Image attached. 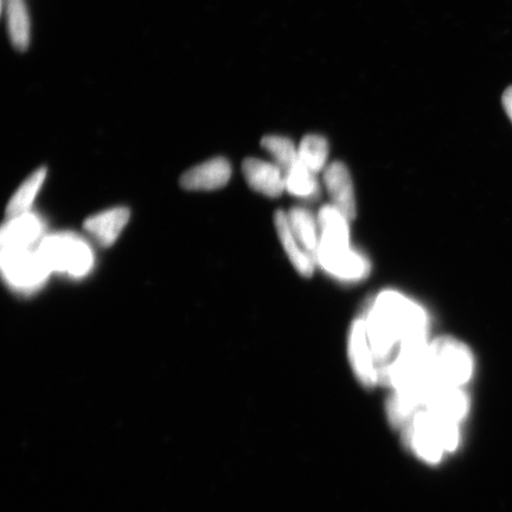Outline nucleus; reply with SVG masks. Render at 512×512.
Returning <instances> with one entry per match:
<instances>
[{
	"label": "nucleus",
	"mask_w": 512,
	"mask_h": 512,
	"mask_svg": "<svg viewBox=\"0 0 512 512\" xmlns=\"http://www.w3.org/2000/svg\"><path fill=\"white\" fill-rule=\"evenodd\" d=\"M364 323L379 384L403 352L428 345L426 311L399 292L380 293L369 307Z\"/></svg>",
	"instance_id": "nucleus-1"
},
{
	"label": "nucleus",
	"mask_w": 512,
	"mask_h": 512,
	"mask_svg": "<svg viewBox=\"0 0 512 512\" xmlns=\"http://www.w3.org/2000/svg\"><path fill=\"white\" fill-rule=\"evenodd\" d=\"M473 369L472 352L464 343L453 337H440L428 344L419 379L399 390L422 405L437 389L463 387L471 380Z\"/></svg>",
	"instance_id": "nucleus-2"
},
{
	"label": "nucleus",
	"mask_w": 512,
	"mask_h": 512,
	"mask_svg": "<svg viewBox=\"0 0 512 512\" xmlns=\"http://www.w3.org/2000/svg\"><path fill=\"white\" fill-rule=\"evenodd\" d=\"M406 431L408 446L425 462L437 464L447 452L459 444L458 422L438 413L420 409L411 419Z\"/></svg>",
	"instance_id": "nucleus-3"
},
{
	"label": "nucleus",
	"mask_w": 512,
	"mask_h": 512,
	"mask_svg": "<svg viewBox=\"0 0 512 512\" xmlns=\"http://www.w3.org/2000/svg\"><path fill=\"white\" fill-rule=\"evenodd\" d=\"M37 252L50 272L82 277L93 265L91 248L79 236L69 233L48 236L40 243Z\"/></svg>",
	"instance_id": "nucleus-4"
},
{
	"label": "nucleus",
	"mask_w": 512,
	"mask_h": 512,
	"mask_svg": "<svg viewBox=\"0 0 512 512\" xmlns=\"http://www.w3.org/2000/svg\"><path fill=\"white\" fill-rule=\"evenodd\" d=\"M2 271L11 286L32 290L44 283L50 271L31 248H2Z\"/></svg>",
	"instance_id": "nucleus-5"
},
{
	"label": "nucleus",
	"mask_w": 512,
	"mask_h": 512,
	"mask_svg": "<svg viewBox=\"0 0 512 512\" xmlns=\"http://www.w3.org/2000/svg\"><path fill=\"white\" fill-rule=\"evenodd\" d=\"M316 259L332 277L349 283L362 280L370 271L367 259L352 251L350 246L331 245L319 241Z\"/></svg>",
	"instance_id": "nucleus-6"
},
{
	"label": "nucleus",
	"mask_w": 512,
	"mask_h": 512,
	"mask_svg": "<svg viewBox=\"0 0 512 512\" xmlns=\"http://www.w3.org/2000/svg\"><path fill=\"white\" fill-rule=\"evenodd\" d=\"M348 352L351 367L357 379L366 387H374L379 384L364 319L355 320L351 326Z\"/></svg>",
	"instance_id": "nucleus-7"
},
{
	"label": "nucleus",
	"mask_w": 512,
	"mask_h": 512,
	"mask_svg": "<svg viewBox=\"0 0 512 512\" xmlns=\"http://www.w3.org/2000/svg\"><path fill=\"white\" fill-rule=\"evenodd\" d=\"M249 187L268 197H278L286 190L285 172L277 164L248 158L242 165Z\"/></svg>",
	"instance_id": "nucleus-8"
},
{
	"label": "nucleus",
	"mask_w": 512,
	"mask_h": 512,
	"mask_svg": "<svg viewBox=\"0 0 512 512\" xmlns=\"http://www.w3.org/2000/svg\"><path fill=\"white\" fill-rule=\"evenodd\" d=\"M324 183L334 206L348 219L356 217V197L350 172L342 162L331 163L324 172Z\"/></svg>",
	"instance_id": "nucleus-9"
},
{
	"label": "nucleus",
	"mask_w": 512,
	"mask_h": 512,
	"mask_svg": "<svg viewBox=\"0 0 512 512\" xmlns=\"http://www.w3.org/2000/svg\"><path fill=\"white\" fill-rule=\"evenodd\" d=\"M232 176L227 159L214 158L196 166L181 178L182 187L188 190H215L224 187Z\"/></svg>",
	"instance_id": "nucleus-10"
},
{
	"label": "nucleus",
	"mask_w": 512,
	"mask_h": 512,
	"mask_svg": "<svg viewBox=\"0 0 512 512\" xmlns=\"http://www.w3.org/2000/svg\"><path fill=\"white\" fill-rule=\"evenodd\" d=\"M275 227L281 245H283L288 259L292 262V265L303 277H311L313 271H315L316 258L309 252H306L302 243L298 241L296 235L292 232L290 222H288L287 214L284 211H278L275 214Z\"/></svg>",
	"instance_id": "nucleus-11"
},
{
	"label": "nucleus",
	"mask_w": 512,
	"mask_h": 512,
	"mask_svg": "<svg viewBox=\"0 0 512 512\" xmlns=\"http://www.w3.org/2000/svg\"><path fill=\"white\" fill-rule=\"evenodd\" d=\"M128 220H130V210L127 208H114L89 217L85 222V230L102 247H110L117 241Z\"/></svg>",
	"instance_id": "nucleus-12"
},
{
	"label": "nucleus",
	"mask_w": 512,
	"mask_h": 512,
	"mask_svg": "<svg viewBox=\"0 0 512 512\" xmlns=\"http://www.w3.org/2000/svg\"><path fill=\"white\" fill-rule=\"evenodd\" d=\"M42 223L34 214L9 219L2 229V248H31L40 239Z\"/></svg>",
	"instance_id": "nucleus-13"
},
{
	"label": "nucleus",
	"mask_w": 512,
	"mask_h": 512,
	"mask_svg": "<svg viewBox=\"0 0 512 512\" xmlns=\"http://www.w3.org/2000/svg\"><path fill=\"white\" fill-rule=\"evenodd\" d=\"M12 46L23 51L30 43V17L24 0H2Z\"/></svg>",
	"instance_id": "nucleus-14"
},
{
	"label": "nucleus",
	"mask_w": 512,
	"mask_h": 512,
	"mask_svg": "<svg viewBox=\"0 0 512 512\" xmlns=\"http://www.w3.org/2000/svg\"><path fill=\"white\" fill-rule=\"evenodd\" d=\"M349 221L334 204L324 206L318 216L320 241L331 245L350 246Z\"/></svg>",
	"instance_id": "nucleus-15"
},
{
	"label": "nucleus",
	"mask_w": 512,
	"mask_h": 512,
	"mask_svg": "<svg viewBox=\"0 0 512 512\" xmlns=\"http://www.w3.org/2000/svg\"><path fill=\"white\" fill-rule=\"evenodd\" d=\"M288 222L292 228V232L306 252L311 255L317 256L320 239L318 236V224L315 217L305 208H292L290 213L287 214Z\"/></svg>",
	"instance_id": "nucleus-16"
},
{
	"label": "nucleus",
	"mask_w": 512,
	"mask_h": 512,
	"mask_svg": "<svg viewBox=\"0 0 512 512\" xmlns=\"http://www.w3.org/2000/svg\"><path fill=\"white\" fill-rule=\"evenodd\" d=\"M47 177V169H38L25 181L21 188L16 191L6 208V216L9 219L29 213L32 202L40 191L44 179Z\"/></svg>",
	"instance_id": "nucleus-17"
},
{
	"label": "nucleus",
	"mask_w": 512,
	"mask_h": 512,
	"mask_svg": "<svg viewBox=\"0 0 512 512\" xmlns=\"http://www.w3.org/2000/svg\"><path fill=\"white\" fill-rule=\"evenodd\" d=\"M328 156V140L317 134L306 136L298 147L299 162L315 174L325 168Z\"/></svg>",
	"instance_id": "nucleus-18"
},
{
	"label": "nucleus",
	"mask_w": 512,
	"mask_h": 512,
	"mask_svg": "<svg viewBox=\"0 0 512 512\" xmlns=\"http://www.w3.org/2000/svg\"><path fill=\"white\" fill-rule=\"evenodd\" d=\"M286 190L291 195L309 198L315 196L318 191V183L315 172L310 171L302 163L298 162L286 174Z\"/></svg>",
	"instance_id": "nucleus-19"
},
{
	"label": "nucleus",
	"mask_w": 512,
	"mask_h": 512,
	"mask_svg": "<svg viewBox=\"0 0 512 512\" xmlns=\"http://www.w3.org/2000/svg\"><path fill=\"white\" fill-rule=\"evenodd\" d=\"M261 145L270 153L285 174L299 162L298 149H296L292 140L288 138L268 136L262 139Z\"/></svg>",
	"instance_id": "nucleus-20"
},
{
	"label": "nucleus",
	"mask_w": 512,
	"mask_h": 512,
	"mask_svg": "<svg viewBox=\"0 0 512 512\" xmlns=\"http://www.w3.org/2000/svg\"><path fill=\"white\" fill-rule=\"evenodd\" d=\"M502 102L505 112H507L508 117L512 121V86L504 92Z\"/></svg>",
	"instance_id": "nucleus-21"
}]
</instances>
